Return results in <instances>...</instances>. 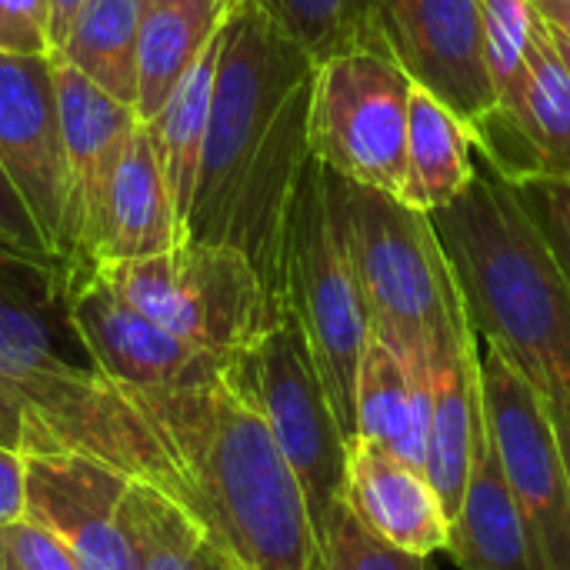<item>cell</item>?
I'll use <instances>...</instances> for the list:
<instances>
[{
  "label": "cell",
  "instance_id": "cell-1",
  "mask_svg": "<svg viewBox=\"0 0 570 570\" xmlns=\"http://www.w3.org/2000/svg\"><path fill=\"white\" fill-rule=\"evenodd\" d=\"M314 70L317 60L261 0H237L224 23L207 140L184 220L190 240L237 247L277 301L287 210L311 160Z\"/></svg>",
  "mask_w": 570,
  "mask_h": 570
},
{
  "label": "cell",
  "instance_id": "cell-2",
  "mask_svg": "<svg viewBox=\"0 0 570 570\" xmlns=\"http://www.w3.org/2000/svg\"><path fill=\"white\" fill-rule=\"evenodd\" d=\"M0 444L23 458H90L190 508L160 431L90 361L67 311V267L3 250Z\"/></svg>",
  "mask_w": 570,
  "mask_h": 570
},
{
  "label": "cell",
  "instance_id": "cell-3",
  "mask_svg": "<svg viewBox=\"0 0 570 570\" xmlns=\"http://www.w3.org/2000/svg\"><path fill=\"white\" fill-rule=\"evenodd\" d=\"M130 401L167 441L190 494L187 511L227 568L314 570L317 538L304 491L264 417L224 374Z\"/></svg>",
  "mask_w": 570,
  "mask_h": 570
},
{
  "label": "cell",
  "instance_id": "cell-4",
  "mask_svg": "<svg viewBox=\"0 0 570 570\" xmlns=\"http://www.w3.org/2000/svg\"><path fill=\"white\" fill-rule=\"evenodd\" d=\"M431 220L478 341L570 411V277L511 184L484 164Z\"/></svg>",
  "mask_w": 570,
  "mask_h": 570
},
{
  "label": "cell",
  "instance_id": "cell-5",
  "mask_svg": "<svg viewBox=\"0 0 570 570\" xmlns=\"http://www.w3.org/2000/svg\"><path fill=\"white\" fill-rule=\"evenodd\" d=\"M324 170L327 210L361 284L371 334L407 364H428L438 341L464 321V297L431 214L394 194Z\"/></svg>",
  "mask_w": 570,
  "mask_h": 570
},
{
  "label": "cell",
  "instance_id": "cell-6",
  "mask_svg": "<svg viewBox=\"0 0 570 570\" xmlns=\"http://www.w3.org/2000/svg\"><path fill=\"white\" fill-rule=\"evenodd\" d=\"M281 301L301 324L337 424L347 441L357 434V371L371 341V317L351 261L337 240L321 160L311 154L287 210Z\"/></svg>",
  "mask_w": 570,
  "mask_h": 570
},
{
  "label": "cell",
  "instance_id": "cell-7",
  "mask_svg": "<svg viewBox=\"0 0 570 570\" xmlns=\"http://www.w3.org/2000/svg\"><path fill=\"white\" fill-rule=\"evenodd\" d=\"M97 271L150 321L220 357L250 351L284 317V304L254 264L227 244L184 237L154 257L100 264Z\"/></svg>",
  "mask_w": 570,
  "mask_h": 570
},
{
  "label": "cell",
  "instance_id": "cell-8",
  "mask_svg": "<svg viewBox=\"0 0 570 570\" xmlns=\"http://www.w3.org/2000/svg\"><path fill=\"white\" fill-rule=\"evenodd\" d=\"M227 384L264 417L274 444L291 464L321 538L327 518L344 504L347 478V438L337 424L307 337L291 311L227 371Z\"/></svg>",
  "mask_w": 570,
  "mask_h": 570
},
{
  "label": "cell",
  "instance_id": "cell-9",
  "mask_svg": "<svg viewBox=\"0 0 570 570\" xmlns=\"http://www.w3.org/2000/svg\"><path fill=\"white\" fill-rule=\"evenodd\" d=\"M414 80L387 50H347L317 63L311 90V154L334 174L401 194Z\"/></svg>",
  "mask_w": 570,
  "mask_h": 570
},
{
  "label": "cell",
  "instance_id": "cell-10",
  "mask_svg": "<svg viewBox=\"0 0 570 570\" xmlns=\"http://www.w3.org/2000/svg\"><path fill=\"white\" fill-rule=\"evenodd\" d=\"M481 411L544 568L570 570V481L548 401L488 344L481 351Z\"/></svg>",
  "mask_w": 570,
  "mask_h": 570
},
{
  "label": "cell",
  "instance_id": "cell-11",
  "mask_svg": "<svg viewBox=\"0 0 570 570\" xmlns=\"http://www.w3.org/2000/svg\"><path fill=\"white\" fill-rule=\"evenodd\" d=\"M67 311L97 371L127 394L197 387L220 377L234 361L200 351L150 321L120 297L97 267H67Z\"/></svg>",
  "mask_w": 570,
  "mask_h": 570
},
{
  "label": "cell",
  "instance_id": "cell-12",
  "mask_svg": "<svg viewBox=\"0 0 570 570\" xmlns=\"http://www.w3.org/2000/svg\"><path fill=\"white\" fill-rule=\"evenodd\" d=\"M0 167L67 264V157L53 53L0 50Z\"/></svg>",
  "mask_w": 570,
  "mask_h": 570
},
{
  "label": "cell",
  "instance_id": "cell-13",
  "mask_svg": "<svg viewBox=\"0 0 570 570\" xmlns=\"http://www.w3.org/2000/svg\"><path fill=\"white\" fill-rule=\"evenodd\" d=\"M484 164L508 184L570 177V70L538 13L524 70L471 130Z\"/></svg>",
  "mask_w": 570,
  "mask_h": 570
},
{
  "label": "cell",
  "instance_id": "cell-14",
  "mask_svg": "<svg viewBox=\"0 0 570 570\" xmlns=\"http://www.w3.org/2000/svg\"><path fill=\"white\" fill-rule=\"evenodd\" d=\"M381 47L474 130L494 104L478 0H371Z\"/></svg>",
  "mask_w": 570,
  "mask_h": 570
},
{
  "label": "cell",
  "instance_id": "cell-15",
  "mask_svg": "<svg viewBox=\"0 0 570 570\" xmlns=\"http://www.w3.org/2000/svg\"><path fill=\"white\" fill-rule=\"evenodd\" d=\"M53 63L67 157V267L87 271L94 267L100 220L120 154L140 120L127 104L94 87L63 60L53 57Z\"/></svg>",
  "mask_w": 570,
  "mask_h": 570
},
{
  "label": "cell",
  "instance_id": "cell-16",
  "mask_svg": "<svg viewBox=\"0 0 570 570\" xmlns=\"http://www.w3.org/2000/svg\"><path fill=\"white\" fill-rule=\"evenodd\" d=\"M127 484L90 458H27V518L53 531L80 570H137L120 518Z\"/></svg>",
  "mask_w": 570,
  "mask_h": 570
},
{
  "label": "cell",
  "instance_id": "cell-17",
  "mask_svg": "<svg viewBox=\"0 0 570 570\" xmlns=\"http://www.w3.org/2000/svg\"><path fill=\"white\" fill-rule=\"evenodd\" d=\"M344 504L377 541L404 554L431 558L448 551L451 514L428 471L364 438L347 444Z\"/></svg>",
  "mask_w": 570,
  "mask_h": 570
},
{
  "label": "cell",
  "instance_id": "cell-18",
  "mask_svg": "<svg viewBox=\"0 0 570 570\" xmlns=\"http://www.w3.org/2000/svg\"><path fill=\"white\" fill-rule=\"evenodd\" d=\"M471 321L428 354V451L424 471L454 518L474 461L481 424V347Z\"/></svg>",
  "mask_w": 570,
  "mask_h": 570
},
{
  "label": "cell",
  "instance_id": "cell-19",
  "mask_svg": "<svg viewBox=\"0 0 570 570\" xmlns=\"http://www.w3.org/2000/svg\"><path fill=\"white\" fill-rule=\"evenodd\" d=\"M448 554L461 570H548L534 531L504 478L484 411L464 498L451 518Z\"/></svg>",
  "mask_w": 570,
  "mask_h": 570
},
{
  "label": "cell",
  "instance_id": "cell-20",
  "mask_svg": "<svg viewBox=\"0 0 570 570\" xmlns=\"http://www.w3.org/2000/svg\"><path fill=\"white\" fill-rule=\"evenodd\" d=\"M180 240H184V224L177 217L160 157L154 150L147 124H137L120 154L107 194L94 267L154 257Z\"/></svg>",
  "mask_w": 570,
  "mask_h": 570
},
{
  "label": "cell",
  "instance_id": "cell-21",
  "mask_svg": "<svg viewBox=\"0 0 570 570\" xmlns=\"http://www.w3.org/2000/svg\"><path fill=\"white\" fill-rule=\"evenodd\" d=\"M394 458L424 468L428 451V364H407L371 334L357 371V434Z\"/></svg>",
  "mask_w": 570,
  "mask_h": 570
},
{
  "label": "cell",
  "instance_id": "cell-22",
  "mask_svg": "<svg viewBox=\"0 0 570 570\" xmlns=\"http://www.w3.org/2000/svg\"><path fill=\"white\" fill-rule=\"evenodd\" d=\"M237 0H147L137 40L134 117L154 120L190 63L224 30Z\"/></svg>",
  "mask_w": 570,
  "mask_h": 570
},
{
  "label": "cell",
  "instance_id": "cell-23",
  "mask_svg": "<svg viewBox=\"0 0 570 570\" xmlns=\"http://www.w3.org/2000/svg\"><path fill=\"white\" fill-rule=\"evenodd\" d=\"M474 140L468 124L441 104L431 90L414 83L404 147L401 200L414 210L434 214L454 204L474 180Z\"/></svg>",
  "mask_w": 570,
  "mask_h": 570
},
{
  "label": "cell",
  "instance_id": "cell-24",
  "mask_svg": "<svg viewBox=\"0 0 570 570\" xmlns=\"http://www.w3.org/2000/svg\"><path fill=\"white\" fill-rule=\"evenodd\" d=\"M220 43H224V30L190 63V70L170 90L160 114L154 120H147V134L160 157L180 224L187 220V210L194 200V184H197V170H200V154H204L207 124H210V104H214V87H217Z\"/></svg>",
  "mask_w": 570,
  "mask_h": 570
},
{
  "label": "cell",
  "instance_id": "cell-25",
  "mask_svg": "<svg viewBox=\"0 0 570 570\" xmlns=\"http://www.w3.org/2000/svg\"><path fill=\"white\" fill-rule=\"evenodd\" d=\"M144 7L147 0H87L53 53L130 110L137 100V40Z\"/></svg>",
  "mask_w": 570,
  "mask_h": 570
},
{
  "label": "cell",
  "instance_id": "cell-26",
  "mask_svg": "<svg viewBox=\"0 0 570 570\" xmlns=\"http://www.w3.org/2000/svg\"><path fill=\"white\" fill-rule=\"evenodd\" d=\"M120 518L134 548L137 570H220L227 568L214 551L204 528L187 508L164 491L130 481L120 501Z\"/></svg>",
  "mask_w": 570,
  "mask_h": 570
},
{
  "label": "cell",
  "instance_id": "cell-27",
  "mask_svg": "<svg viewBox=\"0 0 570 570\" xmlns=\"http://www.w3.org/2000/svg\"><path fill=\"white\" fill-rule=\"evenodd\" d=\"M261 7L317 63L347 50H384L371 0H261Z\"/></svg>",
  "mask_w": 570,
  "mask_h": 570
},
{
  "label": "cell",
  "instance_id": "cell-28",
  "mask_svg": "<svg viewBox=\"0 0 570 570\" xmlns=\"http://www.w3.org/2000/svg\"><path fill=\"white\" fill-rule=\"evenodd\" d=\"M484 67L494 87V97L508 94L518 73L524 70L538 10L531 0H478Z\"/></svg>",
  "mask_w": 570,
  "mask_h": 570
},
{
  "label": "cell",
  "instance_id": "cell-29",
  "mask_svg": "<svg viewBox=\"0 0 570 570\" xmlns=\"http://www.w3.org/2000/svg\"><path fill=\"white\" fill-rule=\"evenodd\" d=\"M314 570H431L428 558L404 554L377 541L351 511L337 504L317 538Z\"/></svg>",
  "mask_w": 570,
  "mask_h": 570
},
{
  "label": "cell",
  "instance_id": "cell-30",
  "mask_svg": "<svg viewBox=\"0 0 570 570\" xmlns=\"http://www.w3.org/2000/svg\"><path fill=\"white\" fill-rule=\"evenodd\" d=\"M511 190L570 277V177L524 180V184H511Z\"/></svg>",
  "mask_w": 570,
  "mask_h": 570
},
{
  "label": "cell",
  "instance_id": "cell-31",
  "mask_svg": "<svg viewBox=\"0 0 570 570\" xmlns=\"http://www.w3.org/2000/svg\"><path fill=\"white\" fill-rule=\"evenodd\" d=\"M0 250L37 261V264H63L53 254V247L47 244V237L40 234L37 220L30 217L27 204L13 190V184L7 180L3 167H0Z\"/></svg>",
  "mask_w": 570,
  "mask_h": 570
},
{
  "label": "cell",
  "instance_id": "cell-32",
  "mask_svg": "<svg viewBox=\"0 0 570 570\" xmlns=\"http://www.w3.org/2000/svg\"><path fill=\"white\" fill-rule=\"evenodd\" d=\"M0 50L3 53H53L50 0H0Z\"/></svg>",
  "mask_w": 570,
  "mask_h": 570
},
{
  "label": "cell",
  "instance_id": "cell-33",
  "mask_svg": "<svg viewBox=\"0 0 570 570\" xmlns=\"http://www.w3.org/2000/svg\"><path fill=\"white\" fill-rule=\"evenodd\" d=\"M0 544L20 570H80L67 544L43 524L23 518L0 534Z\"/></svg>",
  "mask_w": 570,
  "mask_h": 570
},
{
  "label": "cell",
  "instance_id": "cell-34",
  "mask_svg": "<svg viewBox=\"0 0 570 570\" xmlns=\"http://www.w3.org/2000/svg\"><path fill=\"white\" fill-rule=\"evenodd\" d=\"M27 518V458L0 444V534Z\"/></svg>",
  "mask_w": 570,
  "mask_h": 570
},
{
  "label": "cell",
  "instance_id": "cell-35",
  "mask_svg": "<svg viewBox=\"0 0 570 570\" xmlns=\"http://www.w3.org/2000/svg\"><path fill=\"white\" fill-rule=\"evenodd\" d=\"M83 3L87 0H50V47H53V53H57L67 27L73 23V17L83 10Z\"/></svg>",
  "mask_w": 570,
  "mask_h": 570
},
{
  "label": "cell",
  "instance_id": "cell-36",
  "mask_svg": "<svg viewBox=\"0 0 570 570\" xmlns=\"http://www.w3.org/2000/svg\"><path fill=\"white\" fill-rule=\"evenodd\" d=\"M531 3L551 23V30H558L564 40H570V0H531Z\"/></svg>",
  "mask_w": 570,
  "mask_h": 570
},
{
  "label": "cell",
  "instance_id": "cell-37",
  "mask_svg": "<svg viewBox=\"0 0 570 570\" xmlns=\"http://www.w3.org/2000/svg\"><path fill=\"white\" fill-rule=\"evenodd\" d=\"M548 411H551V421H554V431H558V444H561V458H564L570 481V411L554 407V404H548Z\"/></svg>",
  "mask_w": 570,
  "mask_h": 570
},
{
  "label": "cell",
  "instance_id": "cell-38",
  "mask_svg": "<svg viewBox=\"0 0 570 570\" xmlns=\"http://www.w3.org/2000/svg\"><path fill=\"white\" fill-rule=\"evenodd\" d=\"M544 20V17H541ZM548 23V20H544ZM548 30H551V23H548ZM551 37H554V43H558V50H561V57H564V63H568V70H570V40H564L558 30H551Z\"/></svg>",
  "mask_w": 570,
  "mask_h": 570
},
{
  "label": "cell",
  "instance_id": "cell-39",
  "mask_svg": "<svg viewBox=\"0 0 570 570\" xmlns=\"http://www.w3.org/2000/svg\"><path fill=\"white\" fill-rule=\"evenodd\" d=\"M0 570H20L17 564H13V558L7 554V548L0 544Z\"/></svg>",
  "mask_w": 570,
  "mask_h": 570
},
{
  "label": "cell",
  "instance_id": "cell-40",
  "mask_svg": "<svg viewBox=\"0 0 570 570\" xmlns=\"http://www.w3.org/2000/svg\"><path fill=\"white\" fill-rule=\"evenodd\" d=\"M220 570H230V568H220Z\"/></svg>",
  "mask_w": 570,
  "mask_h": 570
}]
</instances>
